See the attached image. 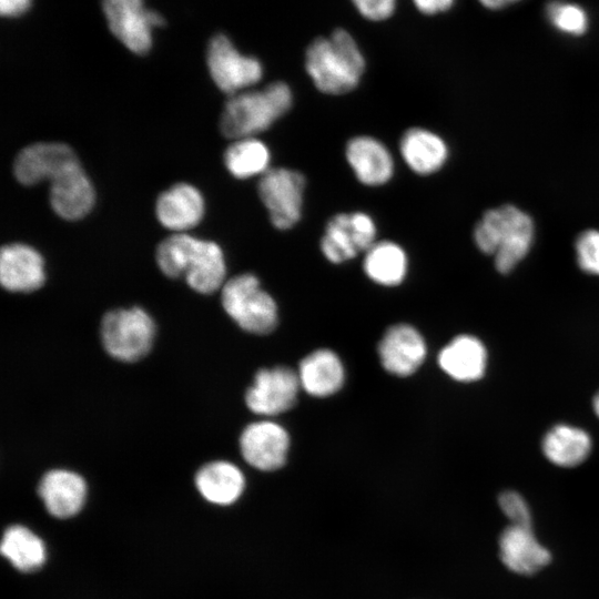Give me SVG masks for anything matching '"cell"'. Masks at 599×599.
<instances>
[{
  "mask_svg": "<svg viewBox=\"0 0 599 599\" xmlns=\"http://www.w3.org/2000/svg\"><path fill=\"white\" fill-rule=\"evenodd\" d=\"M155 257L163 274L172 278L184 277L195 292L210 294L224 285V254L212 241L176 233L158 245Z\"/></svg>",
  "mask_w": 599,
  "mask_h": 599,
  "instance_id": "6da1fadb",
  "label": "cell"
},
{
  "mask_svg": "<svg viewBox=\"0 0 599 599\" xmlns=\"http://www.w3.org/2000/svg\"><path fill=\"white\" fill-rule=\"evenodd\" d=\"M305 70L318 91L338 95L358 85L365 59L351 33L336 29L311 42L305 52Z\"/></svg>",
  "mask_w": 599,
  "mask_h": 599,
  "instance_id": "7a4b0ae2",
  "label": "cell"
},
{
  "mask_svg": "<svg viewBox=\"0 0 599 599\" xmlns=\"http://www.w3.org/2000/svg\"><path fill=\"white\" fill-rule=\"evenodd\" d=\"M532 219L511 204L486 211L474 229L476 246L494 257L495 267L506 274L529 253L534 242Z\"/></svg>",
  "mask_w": 599,
  "mask_h": 599,
  "instance_id": "3957f363",
  "label": "cell"
},
{
  "mask_svg": "<svg viewBox=\"0 0 599 599\" xmlns=\"http://www.w3.org/2000/svg\"><path fill=\"white\" fill-rule=\"evenodd\" d=\"M292 104V90L283 81L230 95L220 119L221 133L233 140L255 136L288 112Z\"/></svg>",
  "mask_w": 599,
  "mask_h": 599,
  "instance_id": "277c9868",
  "label": "cell"
},
{
  "mask_svg": "<svg viewBox=\"0 0 599 599\" xmlns=\"http://www.w3.org/2000/svg\"><path fill=\"white\" fill-rule=\"evenodd\" d=\"M222 305L227 315L248 333L267 334L276 326V303L251 273L236 275L224 283Z\"/></svg>",
  "mask_w": 599,
  "mask_h": 599,
  "instance_id": "5b68a950",
  "label": "cell"
},
{
  "mask_svg": "<svg viewBox=\"0 0 599 599\" xmlns=\"http://www.w3.org/2000/svg\"><path fill=\"white\" fill-rule=\"evenodd\" d=\"M155 335L152 317L141 307L108 312L100 326L105 352L122 362H135L151 349Z\"/></svg>",
  "mask_w": 599,
  "mask_h": 599,
  "instance_id": "8992f818",
  "label": "cell"
},
{
  "mask_svg": "<svg viewBox=\"0 0 599 599\" xmlns=\"http://www.w3.org/2000/svg\"><path fill=\"white\" fill-rule=\"evenodd\" d=\"M305 186L303 173L287 167L270 169L260 177L257 193L275 229L285 231L298 223Z\"/></svg>",
  "mask_w": 599,
  "mask_h": 599,
  "instance_id": "52a82bcc",
  "label": "cell"
},
{
  "mask_svg": "<svg viewBox=\"0 0 599 599\" xmlns=\"http://www.w3.org/2000/svg\"><path fill=\"white\" fill-rule=\"evenodd\" d=\"M206 62L212 80L229 97L247 90L263 78L258 59L242 54L224 34L211 39Z\"/></svg>",
  "mask_w": 599,
  "mask_h": 599,
  "instance_id": "ba28073f",
  "label": "cell"
},
{
  "mask_svg": "<svg viewBox=\"0 0 599 599\" xmlns=\"http://www.w3.org/2000/svg\"><path fill=\"white\" fill-rule=\"evenodd\" d=\"M376 224L365 212L332 216L321 238V251L329 262L339 264L366 252L376 241Z\"/></svg>",
  "mask_w": 599,
  "mask_h": 599,
  "instance_id": "9c48e42d",
  "label": "cell"
},
{
  "mask_svg": "<svg viewBox=\"0 0 599 599\" xmlns=\"http://www.w3.org/2000/svg\"><path fill=\"white\" fill-rule=\"evenodd\" d=\"M102 8L111 32L132 52L146 53L152 44V29L164 23L143 0H103Z\"/></svg>",
  "mask_w": 599,
  "mask_h": 599,
  "instance_id": "30bf717a",
  "label": "cell"
},
{
  "mask_svg": "<svg viewBox=\"0 0 599 599\" xmlns=\"http://www.w3.org/2000/svg\"><path fill=\"white\" fill-rule=\"evenodd\" d=\"M301 387L297 372L276 366L260 369L247 388L245 403L258 415L274 416L293 407Z\"/></svg>",
  "mask_w": 599,
  "mask_h": 599,
  "instance_id": "8fae6325",
  "label": "cell"
},
{
  "mask_svg": "<svg viewBox=\"0 0 599 599\" xmlns=\"http://www.w3.org/2000/svg\"><path fill=\"white\" fill-rule=\"evenodd\" d=\"M288 447L290 437L285 428L268 420L247 425L240 437V449L245 461L263 471L281 468Z\"/></svg>",
  "mask_w": 599,
  "mask_h": 599,
  "instance_id": "7c38bea8",
  "label": "cell"
},
{
  "mask_svg": "<svg viewBox=\"0 0 599 599\" xmlns=\"http://www.w3.org/2000/svg\"><path fill=\"white\" fill-rule=\"evenodd\" d=\"M94 201L93 185L79 160L50 181L51 206L64 220L82 219L92 210Z\"/></svg>",
  "mask_w": 599,
  "mask_h": 599,
  "instance_id": "4fadbf2b",
  "label": "cell"
},
{
  "mask_svg": "<svg viewBox=\"0 0 599 599\" xmlns=\"http://www.w3.org/2000/svg\"><path fill=\"white\" fill-rule=\"evenodd\" d=\"M74 151L59 142H39L22 149L13 163L17 180L24 185L51 181L59 172L78 161Z\"/></svg>",
  "mask_w": 599,
  "mask_h": 599,
  "instance_id": "5bb4252c",
  "label": "cell"
},
{
  "mask_svg": "<svg viewBox=\"0 0 599 599\" xmlns=\"http://www.w3.org/2000/svg\"><path fill=\"white\" fill-rule=\"evenodd\" d=\"M383 367L396 376L415 373L426 357V344L420 333L408 324L389 327L378 344Z\"/></svg>",
  "mask_w": 599,
  "mask_h": 599,
  "instance_id": "9a60e30c",
  "label": "cell"
},
{
  "mask_svg": "<svg viewBox=\"0 0 599 599\" xmlns=\"http://www.w3.org/2000/svg\"><path fill=\"white\" fill-rule=\"evenodd\" d=\"M45 281L44 261L30 245L11 243L0 253V282L10 292L29 293L40 288Z\"/></svg>",
  "mask_w": 599,
  "mask_h": 599,
  "instance_id": "2e32d148",
  "label": "cell"
},
{
  "mask_svg": "<svg viewBox=\"0 0 599 599\" xmlns=\"http://www.w3.org/2000/svg\"><path fill=\"white\" fill-rule=\"evenodd\" d=\"M38 494L51 516L67 519L82 509L88 487L81 475L68 469H52L42 476Z\"/></svg>",
  "mask_w": 599,
  "mask_h": 599,
  "instance_id": "e0dca14e",
  "label": "cell"
},
{
  "mask_svg": "<svg viewBox=\"0 0 599 599\" xmlns=\"http://www.w3.org/2000/svg\"><path fill=\"white\" fill-rule=\"evenodd\" d=\"M499 557L512 572L534 575L546 567L550 552L537 540L531 526L509 525L501 532Z\"/></svg>",
  "mask_w": 599,
  "mask_h": 599,
  "instance_id": "ac0fdd59",
  "label": "cell"
},
{
  "mask_svg": "<svg viewBox=\"0 0 599 599\" xmlns=\"http://www.w3.org/2000/svg\"><path fill=\"white\" fill-rule=\"evenodd\" d=\"M345 156L356 179L364 185H383L394 174L392 153L385 144L373 136L352 138L346 144Z\"/></svg>",
  "mask_w": 599,
  "mask_h": 599,
  "instance_id": "d6986e66",
  "label": "cell"
},
{
  "mask_svg": "<svg viewBox=\"0 0 599 599\" xmlns=\"http://www.w3.org/2000/svg\"><path fill=\"white\" fill-rule=\"evenodd\" d=\"M204 207V199L195 186L176 183L159 195L155 213L165 229L181 233L200 223Z\"/></svg>",
  "mask_w": 599,
  "mask_h": 599,
  "instance_id": "ffe728a7",
  "label": "cell"
},
{
  "mask_svg": "<svg viewBox=\"0 0 599 599\" xmlns=\"http://www.w3.org/2000/svg\"><path fill=\"white\" fill-rule=\"evenodd\" d=\"M399 151L407 166L419 175L437 172L448 158L446 142L424 128L406 130L399 141Z\"/></svg>",
  "mask_w": 599,
  "mask_h": 599,
  "instance_id": "44dd1931",
  "label": "cell"
},
{
  "mask_svg": "<svg viewBox=\"0 0 599 599\" xmlns=\"http://www.w3.org/2000/svg\"><path fill=\"white\" fill-rule=\"evenodd\" d=\"M195 487L206 501L229 506L243 494L245 478L236 465L226 460H215L203 465L197 470Z\"/></svg>",
  "mask_w": 599,
  "mask_h": 599,
  "instance_id": "7402d4cb",
  "label": "cell"
},
{
  "mask_svg": "<svg viewBox=\"0 0 599 599\" xmlns=\"http://www.w3.org/2000/svg\"><path fill=\"white\" fill-rule=\"evenodd\" d=\"M438 364L451 378L469 383L483 377L487 352L478 338L459 335L440 351Z\"/></svg>",
  "mask_w": 599,
  "mask_h": 599,
  "instance_id": "603a6c76",
  "label": "cell"
},
{
  "mask_svg": "<svg viewBox=\"0 0 599 599\" xmlns=\"http://www.w3.org/2000/svg\"><path fill=\"white\" fill-rule=\"evenodd\" d=\"M303 389L316 397L335 394L344 384L345 372L339 357L331 349H316L304 357L298 367Z\"/></svg>",
  "mask_w": 599,
  "mask_h": 599,
  "instance_id": "cb8c5ba5",
  "label": "cell"
},
{
  "mask_svg": "<svg viewBox=\"0 0 599 599\" xmlns=\"http://www.w3.org/2000/svg\"><path fill=\"white\" fill-rule=\"evenodd\" d=\"M0 550L2 556L21 572H34L47 561L44 541L23 525H11L2 535Z\"/></svg>",
  "mask_w": 599,
  "mask_h": 599,
  "instance_id": "d4e9b609",
  "label": "cell"
},
{
  "mask_svg": "<svg viewBox=\"0 0 599 599\" xmlns=\"http://www.w3.org/2000/svg\"><path fill=\"white\" fill-rule=\"evenodd\" d=\"M591 450V438L587 432L570 425H556L542 439L546 458L560 467L581 464Z\"/></svg>",
  "mask_w": 599,
  "mask_h": 599,
  "instance_id": "484cf974",
  "label": "cell"
},
{
  "mask_svg": "<svg viewBox=\"0 0 599 599\" xmlns=\"http://www.w3.org/2000/svg\"><path fill=\"white\" fill-rule=\"evenodd\" d=\"M407 265V255L400 245L392 241H379L365 252L363 268L373 282L396 286L404 281Z\"/></svg>",
  "mask_w": 599,
  "mask_h": 599,
  "instance_id": "4316f807",
  "label": "cell"
},
{
  "mask_svg": "<svg viewBox=\"0 0 599 599\" xmlns=\"http://www.w3.org/2000/svg\"><path fill=\"white\" fill-rule=\"evenodd\" d=\"M224 164L236 179L262 176L270 170L271 152L255 136L235 140L224 152Z\"/></svg>",
  "mask_w": 599,
  "mask_h": 599,
  "instance_id": "83f0119b",
  "label": "cell"
},
{
  "mask_svg": "<svg viewBox=\"0 0 599 599\" xmlns=\"http://www.w3.org/2000/svg\"><path fill=\"white\" fill-rule=\"evenodd\" d=\"M546 14L551 24L562 32L580 35L587 31L588 17L578 4L551 1L546 8Z\"/></svg>",
  "mask_w": 599,
  "mask_h": 599,
  "instance_id": "f1b7e54d",
  "label": "cell"
},
{
  "mask_svg": "<svg viewBox=\"0 0 599 599\" xmlns=\"http://www.w3.org/2000/svg\"><path fill=\"white\" fill-rule=\"evenodd\" d=\"M575 248L579 267L586 273L599 276V231L587 230L580 233Z\"/></svg>",
  "mask_w": 599,
  "mask_h": 599,
  "instance_id": "f546056e",
  "label": "cell"
},
{
  "mask_svg": "<svg viewBox=\"0 0 599 599\" xmlns=\"http://www.w3.org/2000/svg\"><path fill=\"white\" fill-rule=\"evenodd\" d=\"M498 504L510 525L531 526V514L526 500L516 491L500 494Z\"/></svg>",
  "mask_w": 599,
  "mask_h": 599,
  "instance_id": "4dcf8cb0",
  "label": "cell"
},
{
  "mask_svg": "<svg viewBox=\"0 0 599 599\" xmlns=\"http://www.w3.org/2000/svg\"><path fill=\"white\" fill-rule=\"evenodd\" d=\"M357 11L366 19L382 21L389 18L396 7V0H351Z\"/></svg>",
  "mask_w": 599,
  "mask_h": 599,
  "instance_id": "1f68e13d",
  "label": "cell"
},
{
  "mask_svg": "<svg viewBox=\"0 0 599 599\" xmlns=\"http://www.w3.org/2000/svg\"><path fill=\"white\" fill-rule=\"evenodd\" d=\"M415 7L425 14H436L448 10L454 0H413Z\"/></svg>",
  "mask_w": 599,
  "mask_h": 599,
  "instance_id": "d6a6232c",
  "label": "cell"
},
{
  "mask_svg": "<svg viewBox=\"0 0 599 599\" xmlns=\"http://www.w3.org/2000/svg\"><path fill=\"white\" fill-rule=\"evenodd\" d=\"M31 6V0H0V12L3 17H18Z\"/></svg>",
  "mask_w": 599,
  "mask_h": 599,
  "instance_id": "836d02e7",
  "label": "cell"
},
{
  "mask_svg": "<svg viewBox=\"0 0 599 599\" xmlns=\"http://www.w3.org/2000/svg\"><path fill=\"white\" fill-rule=\"evenodd\" d=\"M487 9L496 10L507 7L520 0H478Z\"/></svg>",
  "mask_w": 599,
  "mask_h": 599,
  "instance_id": "e575fe53",
  "label": "cell"
},
{
  "mask_svg": "<svg viewBox=\"0 0 599 599\" xmlns=\"http://www.w3.org/2000/svg\"><path fill=\"white\" fill-rule=\"evenodd\" d=\"M593 410L597 414V416L599 417V392L593 397Z\"/></svg>",
  "mask_w": 599,
  "mask_h": 599,
  "instance_id": "d590c367",
  "label": "cell"
}]
</instances>
